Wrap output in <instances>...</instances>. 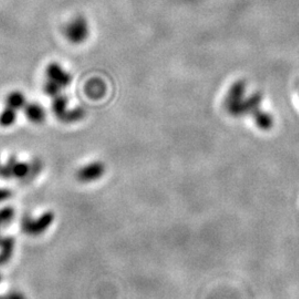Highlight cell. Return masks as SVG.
<instances>
[{"mask_svg": "<svg viewBox=\"0 0 299 299\" xmlns=\"http://www.w3.org/2000/svg\"><path fill=\"white\" fill-rule=\"evenodd\" d=\"M0 166H2V163H0Z\"/></svg>", "mask_w": 299, "mask_h": 299, "instance_id": "cell-23", "label": "cell"}, {"mask_svg": "<svg viewBox=\"0 0 299 299\" xmlns=\"http://www.w3.org/2000/svg\"><path fill=\"white\" fill-rule=\"evenodd\" d=\"M54 222V214L47 212L34 220L30 215H24L22 220V230L26 235L37 237L47 232Z\"/></svg>", "mask_w": 299, "mask_h": 299, "instance_id": "cell-1", "label": "cell"}, {"mask_svg": "<svg viewBox=\"0 0 299 299\" xmlns=\"http://www.w3.org/2000/svg\"><path fill=\"white\" fill-rule=\"evenodd\" d=\"M68 103H69L68 98L64 94H58L54 98L52 111L60 121H62L66 111H68Z\"/></svg>", "mask_w": 299, "mask_h": 299, "instance_id": "cell-8", "label": "cell"}, {"mask_svg": "<svg viewBox=\"0 0 299 299\" xmlns=\"http://www.w3.org/2000/svg\"><path fill=\"white\" fill-rule=\"evenodd\" d=\"M252 116H254L256 124L262 130H270L272 126V118L268 113L262 112L260 111V109H258L252 113Z\"/></svg>", "mask_w": 299, "mask_h": 299, "instance_id": "cell-10", "label": "cell"}, {"mask_svg": "<svg viewBox=\"0 0 299 299\" xmlns=\"http://www.w3.org/2000/svg\"><path fill=\"white\" fill-rule=\"evenodd\" d=\"M2 280V274H0V282Z\"/></svg>", "mask_w": 299, "mask_h": 299, "instance_id": "cell-20", "label": "cell"}, {"mask_svg": "<svg viewBox=\"0 0 299 299\" xmlns=\"http://www.w3.org/2000/svg\"><path fill=\"white\" fill-rule=\"evenodd\" d=\"M90 34L89 24L84 16H78L71 20L64 29V36L74 44H84Z\"/></svg>", "mask_w": 299, "mask_h": 299, "instance_id": "cell-2", "label": "cell"}, {"mask_svg": "<svg viewBox=\"0 0 299 299\" xmlns=\"http://www.w3.org/2000/svg\"><path fill=\"white\" fill-rule=\"evenodd\" d=\"M29 170H30V163L19 162L17 160L12 168V178L22 180L24 181V180L28 176Z\"/></svg>", "mask_w": 299, "mask_h": 299, "instance_id": "cell-14", "label": "cell"}, {"mask_svg": "<svg viewBox=\"0 0 299 299\" xmlns=\"http://www.w3.org/2000/svg\"><path fill=\"white\" fill-rule=\"evenodd\" d=\"M6 299H26V297L19 292H12L6 296Z\"/></svg>", "mask_w": 299, "mask_h": 299, "instance_id": "cell-19", "label": "cell"}, {"mask_svg": "<svg viewBox=\"0 0 299 299\" xmlns=\"http://www.w3.org/2000/svg\"><path fill=\"white\" fill-rule=\"evenodd\" d=\"M26 104H27V100H26V96L22 92L20 91H14L6 98V106L16 111L24 109Z\"/></svg>", "mask_w": 299, "mask_h": 299, "instance_id": "cell-9", "label": "cell"}, {"mask_svg": "<svg viewBox=\"0 0 299 299\" xmlns=\"http://www.w3.org/2000/svg\"><path fill=\"white\" fill-rule=\"evenodd\" d=\"M84 116H86V111L82 109V108H76V109L66 111L64 118H62V122L76 123V122L84 120Z\"/></svg>", "mask_w": 299, "mask_h": 299, "instance_id": "cell-12", "label": "cell"}, {"mask_svg": "<svg viewBox=\"0 0 299 299\" xmlns=\"http://www.w3.org/2000/svg\"><path fill=\"white\" fill-rule=\"evenodd\" d=\"M46 72H47L48 80L54 82V84H58L61 89L68 86L72 81V76L69 72H66L62 66L56 62H51L47 66Z\"/></svg>", "mask_w": 299, "mask_h": 299, "instance_id": "cell-3", "label": "cell"}, {"mask_svg": "<svg viewBox=\"0 0 299 299\" xmlns=\"http://www.w3.org/2000/svg\"><path fill=\"white\" fill-rule=\"evenodd\" d=\"M24 114L28 118V120L36 124L42 123L46 118V111L44 108L38 103H27L24 108Z\"/></svg>", "mask_w": 299, "mask_h": 299, "instance_id": "cell-6", "label": "cell"}, {"mask_svg": "<svg viewBox=\"0 0 299 299\" xmlns=\"http://www.w3.org/2000/svg\"><path fill=\"white\" fill-rule=\"evenodd\" d=\"M14 250V240L12 237H2L0 242V266L6 265L12 260Z\"/></svg>", "mask_w": 299, "mask_h": 299, "instance_id": "cell-7", "label": "cell"}, {"mask_svg": "<svg viewBox=\"0 0 299 299\" xmlns=\"http://www.w3.org/2000/svg\"><path fill=\"white\" fill-rule=\"evenodd\" d=\"M44 90L46 92V94H48L50 96L54 98L56 96L60 94V91L62 90V89H61V88L58 84H54V82L48 80L47 82H46V84L44 86Z\"/></svg>", "mask_w": 299, "mask_h": 299, "instance_id": "cell-17", "label": "cell"}, {"mask_svg": "<svg viewBox=\"0 0 299 299\" xmlns=\"http://www.w3.org/2000/svg\"><path fill=\"white\" fill-rule=\"evenodd\" d=\"M42 162L40 161L39 158H34V161L30 163V170H29V174L28 176L24 180V184H28V183H32L34 180L40 174V172L42 171Z\"/></svg>", "mask_w": 299, "mask_h": 299, "instance_id": "cell-13", "label": "cell"}, {"mask_svg": "<svg viewBox=\"0 0 299 299\" xmlns=\"http://www.w3.org/2000/svg\"><path fill=\"white\" fill-rule=\"evenodd\" d=\"M12 196V192L7 188H0V203L6 202Z\"/></svg>", "mask_w": 299, "mask_h": 299, "instance_id": "cell-18", "label": "cell"}, {"mask_svg": "<svg viewBox=\"0 0 299 299\" xmlns=\"http://www.w3.org/2000/svg\"><path fill=\"white\" fill-rule=\"evenodd\" d=\"M106 86L101 79H92L86 86V94L94 100H99L106 96Z\"/></svg>", "mask_w": 299, "mask_h": 299, "instance_id": "cell-5", "label": "cell"}, {"mask_svg": "<svg viewBox=\"0 0 299 299\" xmlns=\"http://www.w3.org/2000/svg\"><path fill=\"white\" fill-rule=\"evenodd\" d=\"M262 104V96L260 94H255L252 96L248 100H246V111L247 113H254L256 110L260 109Z\"/></svg>", "mask_w": 299, "mask_h": 299, "instance_id": "cell-16", "label": "cell"}, {"mask_svg": "<svg viewBox=\"0 0 299 299\" xmlns=\"http://www.w3.org/2000/svg\"><path fill=\"white\" fill-rule=\"evenodd\" d=\"M2 235H0V242H2Z\"/></svg>", "mask_w": 299, "mask_h": 299, "instance_id": "cell-22", "label": "cell"}, {"mask_svg": "<svg viewBox=\"0 0 299 299\" xmlns=\"http://www.w3.org/2000/svg\"><path fill=\"white\" fill-rule=\"evenodd\" d=\"M14 214L16 212L12 206H7V208L0 210V228L12 223L14 218Z\"/></svg>", "mask_w": 299, "mask_h": 299, "instance_id": "cell-15", "label": "cell"}, {"mask_svg": "<svg viewBox=\"0 0 299 299\" xmlns=\"http://www.w3.org/2000/svg\"><path fill=\"white\" fill-rule=\"evenodd\" d=\"M104 173V166L101 162H94L80 168L76 172V178L81 183H91L99 180Z\"/></svg>", "mask_w": 299, "mask_h": 299, "instance_id": "cell-4", "label": "cell"}, {"mask_svg": "<svg viewBox=\"0 0 299 299\" xmlns=\"http://www.w3.org/2000/svg\"><path fill=\"white\" fill-rule=\"evenodd\" d=\"M0 299H6V297H2V296H0Z\"/></svg>", "mask_w": 299, "mask_h": 299, "instance_id": "cell-21", "label": "cell"}, {"mask_svg": "<svg viewBox=\"0 0 299 299\" xmlns=\"http://www.w3.org/2000/svg\"><path fill=\"white\" fill-rule=\"evenodd\" d=\"M17 120V111L12 108L6 106V109L0 114V126L2 128H9L14 124Z\"/></svg>", "mask_w": 299, "mask_h": 299, "instance_id": "cell-11", "label": "cell"}]
</instances>
